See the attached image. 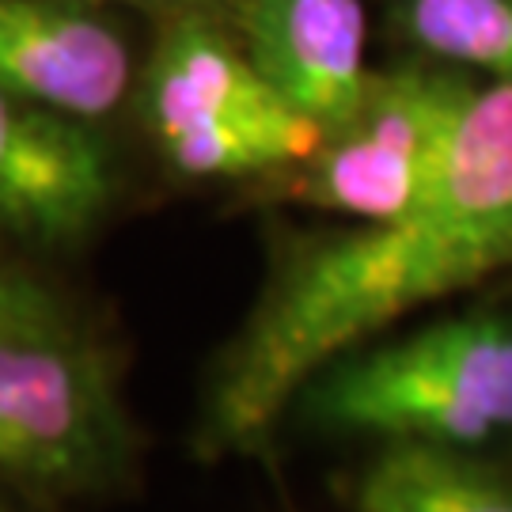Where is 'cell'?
<instances>
[{"instance_id": "10", "label": "cell", "mask_w": 512, "mask_h": 512, "mask_svg": "<svg viewBox=\"0 0 512 512\" xmlns=\"http://www.w3.org/2000/svg\"><path fill=\"white\" fill-rule=\"evenodd\" d=\"M395 27L418 54L512 88V0H395Z\"/></svg>"}, {"instance_id": "1", "label": "cell", "mask_w": 512, "mask_h": 512, "mask_svg": "<svg viewBox=\"0 0 512 512\" xmlns=\"http://www.w3.org/2000/svg\"><path fill=\"white\" fill-rule=\"evenodd\" d=\"M512 266V88H475L418 205L296 239L205 376L194 452L266 456L315 372L391 323Z\"/></svg>"}, {"instance_id": "8", "label": "cell", "mask_w": 512, "mask_h": 512, "mask_svg": "<svg viewBox=\"0 0 512 512\" xmlns=\"http://www.w3.org/2000/svg\"><path fill=\"white\" fill-rule=\"evenodd\" d=\"M228 27L258 73L323 129L338 126L372 80L361 0H236Z\"/></svg>"}, {"instance_id": "7", "label": "cell", "mask_w": 512, "mask_h": 512, "mask_svg": "<svg viewBox=\"0 0 512 512\" xmlns=\"http://www.w3.org/2000/svg\"><path fill=\"white\" fill-rule=\"evenodd\" d=\"M0 84L95 126L133 95V54L99 0H0Z\"/></svg>"}, {"instance_id": "3", "label": "cell", "mask_w": 512, "mask_h": 512, "mask_svg": "<svg viewBox=\"0 0 512 512\" xmlns=\"http://www.w3.org/2000/svg\"><path fill=\"white\" fill-rule=\"evenodd\" d=\"M137 110L183 179H277L327 137L258 73L217 16L164 19L137 80Z\"/></svg>"}, {"instance_id": "5", "label": "cell", "mask_w": 512, "mask_h": 512, "mask_svg": "<svg viewBox=\"0 0 512 512\" xmlns=\"http://www.w3.org/2000/svg\"><path fill=\"white\" fill-rule=\"evenodd\" d=\"M478 84L440 61L372 73L361 103L277 183L285 198L353 224L406 213L437 183Z\"/></svg>"}, {"instance_id": "6", "label": "cell", "mask_w": 512, "mask_h": 512, "mask_svg": "<svg viewBox=\"0 0 512 512\" xmlns=\"http://www.w3.org/2000/svg\"><path fill=\"white\" fill-rule=\"evenodd\" d=\"M114 198L107 141L92 122L0 84V232L38 247L76 243Z\"/></svg>"}, {"instance_id": "11", "label": "cell", "mask_w": 512, "mask_h": 512, "mask_svg": "<svg viewBox=\"0 0 512 512\" xmlns=\"http://www.w3.org/2000/svg\"><path fill=\"white\" fill-rule=\"evenodd\" d=\"M61 315L69 311L61 308V300L46 285L16 270H0V334L27 323H42V319H61Z\"/></svg>"}, {"instance_id": "4", "label": "cell", "mask_w": 512, "mask_h": 512, "mask_svg": "<svg viewBox=\"0 0 512 512\" xmlns=\"http://www.w3.org/2000/svg\"><path fill=\"white\" fill-rule=\"evenodd\" d=\"M118 372L69 315L0 334V478L50 497H103L137 478Z\"/></svg>"}, {"instance_id": "12", "label": "cell", "mask_w": 512, "mask_h": 512, "mask_svg": "<svg viewBox=\"0 0 512 512\" xmlns=\"http://www.w3.org/2000/svg\"><path fill=\"white\" fill-rule=\"evenodd\" d=\"M118 4H137V8H148L156 16L175 19V16H217L228 23L236 0H118Z\"/></svg>"}, {"instance_id": "9", "label": "cell", "mask_w": 512, "mask_h": 512, "mask_svg": "<svg viewBox=\"0 0 512 512\" xmlns=\"http://www.w3.org/2000/svg\"><path fill=\"white\" fill-rule=\"evenodd\" d=\"M349 497L357 512H512V467L490 448L376 444Z\"/></svg>"}, {"instance_id": "2", "label": "cell", "mask_w": 512, "mask_h": 512, "mask_svg": "<svg viewBox=\"0 0 512 512\" xmlns=\"http://www.w3.org/2000/svg\"><path fill=\"white\" fill-rule=\"evenodd\" d=\"M293 414L327 437L494 448L512 437V308L349 349L304 384Z\"/></svg>"}]
</instances>
